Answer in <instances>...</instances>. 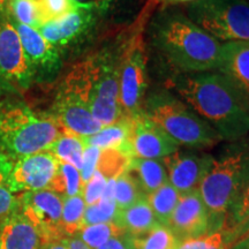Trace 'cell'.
Wrapping results in <instances>:
<instances>
[{
  "instance_id": "cb8c5ba5",
  "label": "cell",
  "mask_w": 249,
  "mask_h": 249,
  "mask_svg": "<svg viewBox=\"0 0 249 249\" xmlns=\"http://www.w3.org/2000/svg\"><path fill=\"white\" fill-rule=\"evenodd\" d=\"M86 144L83 138L64 130L49 151L61 163H68L75 166L77 170L82 169L83 151Z\"/></svg>"
},
{
  "instance_id": "8d00e7d4",
  "label": "cell",
  "mask_w": 249,
  "mask_h": 249,
  "mask_svg": "<svg viewBox=\"0 0 249 249\" xmlns=\"http://www.w3.org/2000/svg\"><path fill=\"white\" fill-rule=\"evenodd\" d=\"M107 179L99 171L96 170L89 181L85 183L82 188V196L87 207L88 205L96 204L101 200L103 192H104L105 186H107Z\"/></svg>"
},
{
  "instance_id": "b9f144b4",
  "label": "cell",
  "mask_w": 249,
  "mask_h": 249,
  "mask_svg": "<svg viewBox=\"0 0 249 249\" xmlns=\"http://www.w3.org/2000/svg\"><path fill=\"white\" fill-rule=\"evenodd\" d=\"M230 249H249V232L240 236Z\"/></svg>"
},
{
  "instance_id": "5b68a950",
  "label": "cell",
  "mask_w": 249,
  "mask_h": 249,
  "mask_svg": "<svg viewBox=\"0 0 249 249\" xmlns=\"http://www.w3.org/2000/svg\"><path fill=\"white\" fill-rule=\"evenodd\" d=\"M62 132L53 116H40L28 107H12L0 116V144L18 160L49 150Z\"/></svg>"
},
{
  "instance_id": "1f68e13d",
  "label": "cell",
  "mask_w": 249,
  "mask_h": 249,
  "mask_svg": "<svg viewBox=\"0 0 249 249\" xmlns=\"http://www.w3.org/2000/svg\"><path fill=\"white\" fill-rule=\"evenodd\" d=\"M132 160L129 155L118 149H104L99 155L97 171L107 180L116 179L118 176L127 171Z\"/></svg>"
},
{
  "instance_id": "4fadbf2b",
  "label": "cell",
  "mask_w": 249,
  "mask_h": 249,
  "mask_svg": "<svg viewBox=\"0 0 249 249\" xmlns=\"http://www.w3.org/2000/svg\"><path fill=\"white\" fill-rule=\"evenodd\" d=\"M214 157L209 154L179 151L163 158L167 179L180 195L196 191L213 166Z\"/></svg>"
},
{
  "instance_id": "74e56055",
  "label": "cell",
  "mask_w": 249,
  "mask_h": 249,
  "mask_svg": "<svg viewBox=\"0 0 249 249\" xmlns=\"http://www.w3.org/2000/svg\"><path fill=\"white\" fill-rule=\"evenodd\" d=\"M101 149L93 145H86L85 151H83V161H82V169H81V179L82 183L85 185L90 180L95 171L97 170V164L99 160V155H101Z\"/></svg>"
},
{
  "instance_id": "5bb4252c",
  "label": "cell",
  "mask_w": 249,
  "mask_h": 249,
  "mask_svg": "<svg viewBox=\"0 0 249 249\" xmlns=\"http://www.w3.org/2000/svg\"><path fill=\"white\" fill-rule=\"evenodd\" d=\"M217 71L225 79L235 98L249 113V42L222 44Z\"/></svg>"
},
{
  "instance_id": "60d3db41",
  "label": "cell",
  "mask_w": 249,
  "mask_h": 249,
  "mask_svg": "<svg viewBox=\"0 0 249 249\" xmlns=\"http://www.w3.org/2000/svg\"><path fill=\"white\" fill-rule=\"evenodd\" d=\"M68 249H91L88 245L82 241L79 235L68 236Z\"/></svg>"
},
{
  "instance_id": "ffe728a7",
  "label": "cell",
  "mask_w": 249,
  "mask_h": 249,
  "mask_svg": "<svg viewBox=\"0 0 249 249\" xmlns=\"http://www.w3.org/2000/svg\"><path fill=\"white\" fill-rule=\"evenodd\" d=\"M113 223L130 235L142 234L158 225L147 196L127 209L118 211Z\"/></svg>"
},
{
  "instance_id": "ab89813d",
  "label": "cell",
  "mask_w": 249,
  "mask_h": 249,
  "mask_svg": "<svg viewBox=\"0 0 249 249\" xmlns=\"http://www.w3.org/2000/svg\"><path fill=\"white\" fill-rule=\"evenodd\" d=\"M39 249H68V238L45 242L42 244Z\"/></svg>"
},
{
  "instance_id": "bcb514c9",
  "label": "cell",
  "mask_w": 249,
  "mask_h": 249,
  "mask_svg": "<svg viewBox=\"0 0 249 249\" xmlns=\"http://www.w3.org/2000/svg\"><path fill=\"white\" fill-rule=\"evenodd\" d=\"M247 232H249V219H248V222L245 224L244 226L241 227V230H240V232H239V234H238V238H236V240H238L239 238H240V236H242L244 234H246V233ZM235 240V241H236Z\"/></svg>"
},
{
  "instance_id": "4316f807",
  "label": "cell",
  "mask_w": 249,
  "mask_h": 249,
  "mask_svg": "<svg viewBox=\"0 0 249 249\" xmlns=\"http://www.w3.org/2000/svg\"><path fill=\"white\" fill-rule=\"evenodd\" d=\"M145 196L139 182L128 171H124L114 180V201L118 211L127 209Z\"/></svg>"
},
{
  "instance_id": "d6986e66",
  "label": "cell",
  "mask_w": 249,
  "mask_h": 249,
  "mask_svg": "<svg viewBox=\"0 0 249 249\" xmlns=\"http://www.w3.org/2000/svg\"><path fill=\"white\" fill-rule=\"evenodd\" d=\"M42 239L35 226L22 213L6 218L0 231L1 249H39Z\"/></svg>"
},
{
  "instance_id": "ba28073f",
  "label": "cell",
  "mask_w": 249,
  "mask_h": 249,
  "mask_svg": "<svg viewBox=\"0 0 249 249\" xmlns=\"http://www.w3.org/2000/svg\"><path fill=\"white\" fill-rule=\"evenodd\" d=\"M120 51L104 50L90 57L91 89L90 111L103 127L123 117L119 102Z\"/></svg>"
},
{
  "instance_id": "603a6c76",
  "label": "cell",
  "mask_w": 249,
  "mask_h": 249,
  "mask_svg": "<svg viewBox=\"0 0 249 249\" xmlns=\"http://www.w3.org/2000/svg\"><path fill=\"white\" fill-rule=\"evenodd\" d=\"M180 197H181L180 193L169 181L147 196V200L158 224L167 226L179 203Z\"/></svg>"
},
{
  "instance_id": "e0dca14e",
  "label": "cell",
  "mask_w": 249,
  "mask_h": 249,
  "mask_svg": "<svg viewBox=\"0 0 249 249\" xmlns=\"http://www.w3.org/2000/svg\"><path fill=\"white\" fill-rule=\"evenodd\" d=\"M0 73L12 80H26L30 73L20 37L13 24L0 26Z\"/></svg>"
},
{
  "instance_id": "f907efd6",
  "label": "cell",
  "mask_w": 249,
  "mask_h": 249,
  "mask_svg": "<svg viewBox=\"0 0 249 249\" xmlns=\"http://www.w3.org/2000/svg\"><path fill=\"white\" fill-rule=\"evenodd\" d=\"M248 1H249V0H248Z\"/></svg>"
},
{
  "instance_id": "f35d334b",
  "label": "cell",
  "mask_w": 249,
  "mask_h": 249,
  "mask_svg": "<svg viewBox=\"0 0 249 249\" xmlns=\"http://www.w3.org/2000/svg\"><path fill=\"white\" fill-rule=\"evenodd\" d=\"M98 249H134L132 244V238L128 233H123V234L111 238L107 242L101 246Z\"/></svg>"
},
{
  "instance_id": "7a4b0ae2",
  "label": "cell",
  "mask_w": 249,
  "mask_h": 249,
  "mask_svg": "<svg viewBox=\"0 0 249 249\" xmlns=\"http://www.w3.org/2000/svg\"><path fill=\"white\" fill-rule=\"evenodd\" d=\"M154 48L178 73L217 71L222 43L197 27L185 13L165 8L149 27Z\"/></svg>"
},
{
  "instance_id": "83f0119b",
  "label": "cell",
  "mask_w": 249,
  "mask_h": 249,
  "mask_svg": "<svg viewBox=\"0 0 249 249\" xmlns=\"http://www.w3.org/2000/svg\"><path fill=\"white\" fill-rule=\"evenodd\" d=\"M82 188L83 183L80 170H77L73 165L60 161L59 171L50 187V191L57 193L65 198L82 194Z\"/></svg>"
},
{
  "instance_id": "ac0fdd59",
  "label": "cell",
  "mask_w": 249,
  "mask_h": 249,
  "mask_svg": "<svg viewBox=\"0 0 249 249\" xmlns=\"http://www.w3.org/2000/svg\"><path fill=\"white\" fill-rule=\"evenodd\" d=\"M22 44L24 55L31 70L53 71L58 67L59 51L51 45L39 31L34 28L18 24L15 28Z\"/></svg>"
},
{
  "instance_id": "d590c367",
  "label": "cell",
  "mask_w": 249,
  "mask_h": 249,
  "mask_svg": "<svg viewBox=\"0 0 249 249\" xmlns=\"http://www.w3.org/2000/svg\"><path fill=\"white\" fill-rule=\"evenodd\" d=\"M37 1L39 5L43 24L58 20L75 8V6L70 0H37Z\"/></svg>"
},
{
  "instance_id": "30bf717a",
  "label": "cell",
  "mask_w": 249,
  "mask_h": 249,
  "mask_svg": "<svg viewBox=\"0 0 249 249\" xmlns=\"http://www.w3.org/2000/svg\"><path fill=\"white\" fill-rule=\"evenodd\" d=\"M62 204L64 197L50 189L21 194V213L35 226L42 244L68 238L61 229Z\"/></svg>"
},
{
  "instance_id": "f6af8a7d",
  "label": "cell",
  "mask_w": 249,
  "mask_h": 249,
  "mask_svg": "<svg viewBox=\"0 0 249 249\" xmlns=\"http://www.w3.org/2000/svg\"><path fill=\"white\" fill-rule=\"evenodd\" d=\"M195 1V0H163V4L165 6H173V5H180V4H189V2Z\"/></svg>"
},
{
  "instance_id": "9c48e42d",
  "label": "cell",
  "mask_w": 249,
  "mask_h": 249,
  "mask_svg": "<svg viewBox=\"0 0 249 249\" xmlns=\"http://www.w3.org/2000/svg\"><path fill=\"white\" fill-rule=\"evenodd\" d=\"M147 85V58L142 35L138 33L121 48L119 102L123 117L134 118L141 113Z\"/></svg>"
},
{
  "instance_id": "9a60e30c",
  "label": "cell",
  "mask_w": 249,
  "mask_h": 249,
  "mask_svg": "<svg viewBox=\"0 0 249 249\" xmlns=\"http://www.w3.org/2000/svg\"><path fill=\"white\" fill-rule=\"evenodd\" d=\"M98 13L93 7H75L65 17L46 22L37 30L59 51L82 39L95 26Z\"/></svg>"
},
{
  "instance_id": "8992f818",
  "label": "cell",
  "mask_w": 249,
  "mask_h": 249,
  "mask_svg": "<svg viewBox=\"0 0 249 249\" xmlns=\"http://www.w3.org/2000/svg\"><path fill=\"white\" fill-rule=\"evenodd\" d=\"M91 61L90 58L71 68L59 87L54 103V118L66 132L88 138L103 126L90 111Z\"/></svg>"
},
{
  "instance_id": "6da1fadb",
  "label": "cell",
  "mask_w": 249,
  "mask_h": 249,
  "mask_svg": "<svg viewBox=\"0 0 249 249\" xmlns=\"http://www.w3.org/2000/svg\"><path fill=\"white\" fill-rule=\"evenodd\" d=\"M167 85L216 130L222 141L238 142L249 135V113L217 71L178 73Z\"/></svg>"
},
{
  "instance_id": "4dcf8cb0",
  "label": "cell",
  "mask_w": 249,
  "mask_h": 249,
  "mask_svg": "<svg viewBox=\"0 0 249 249\" xmlns=\"http://www.w3.org/2000/svg\"><path fill=\"white\" fill-rule=\"evenodd\" d=\"M6 6L18 24H24L34 29H38L43 24L37 0H8Z\"/></svg>"
},
{
  "instance_id": "2e32d148",
  "label": "cell",
  "mask_w": 249,
  "mask_h": 249,
  "mask_svg": "<svg viewBox=\"0 0 249 249\" xmlns=\"http://www.w3.org/2000/svg\"><path fill=\"white\" fill-rule=\"evenodd\" d=\"M167 227L178 241L210 233V219L198 189L181 195Z\"/></svg>"
},
{
  "instance_id": "484cf974",
  "label": "cell",
  "mask_w": 249,
  "mask_h": 249,
  "mask_svg": "<svg viewBox=\"0 0 249 249\" xmlns=\"http://www.w3.org/2000/svg\"><path fill=\"white\" fill-rule=\"evenodd\" d=\"M86 202L82 194L64 198L61 214V229L65 235H75L83 227V216L86 211Z\"/></svg>"
},
{
  "instance_id": "8fae6325",
  "label": "cell",
  "mask_w": 249,
  "mask_h": 249,
  "mask_svg": "<svg viewBox=\"0 0 249 249\" xmlns=\"http://www.w3.org/2000/svg\"><path fill=\"white\" fill-rule=\"evenodd\" d=\"M59 166L60 161L49 150L20 158L9 172L12 192L15 194L50 189Z\"/></svg>"
},
{
  "instance_id": "836d02e7",
  "label": "cell",
  "mask_w": 249,
  "mask_h": 249,
  "mask_svg": "<svg viewBox=\"0 0 249 249\" xmlns=\"http://www.w3.org/2000/svg\"><path fill=\"white\" fill-rule=\"evenodd\" d=\"M118 209L113 197H104L96 204L88 205L83 216V226L93 225L101 223H112L117 216Z\"/></svg>"
},
{
  "instance_id": "e575fe53",
  "label": "cell",
  "mask_w": 249,
  "mask_h": 249,
  "mask_svg": "<svg viewBox=\"0 0 249 249\" xmlns=\"http://www.w3.org/2000/svg\"><path fill=\"white\" fill-rule=\"evenodd\" d=\"M231 242L226 232L220 231L208 233L197 238L178 241L173 249H230Z\"/></svg>"
},
{
  "instance_id": "52a82bcc",
  "label": "cell",
  "mask_w": 249,
  "mask_h": 249,
  "mask_svg": "<svg viewBox=\"0 0 249 249\" xmlns=\"http://www.w3.org/2000/svg\"><path fill=\"white\" fill-rule=\"evenodd\" d=\"M185 14L222 44L249 42L248 0H195Z\"/></svg>"
},
{
  "instance_id": "d6a6232c",
  "label": "cell",
  "mask_w": 249,
  "mask_h": 249,
  "mask_svg": "<svg viewBox=\"0 0 249 249\" xmlns=\"http://www.w3.org/2000/svg\"><path fill=\"white\" fill-rule=\"evenodd\" d=\"M124 233L119 226L112 223H101L83 226L77 235L91 249H98L111 238Z\"/></svg>"
},
{
  "instance_id": "f1b7e54d",
  "label": "cell",
  "mask_w": 249,
  "mask_h": 249,
  "mask_svg": "<svg viewBox=\"0 0 249 249\" xmlns=\"http://www.w3.org/2000/svg\"><path fill=\"white\" fill-rule=\"evenodd\" d=\"M130 238L134 249H173L178 242L169 227L160 224L150 231L139 235H130Z\"/></svg>"
},
{
  "instance_id": "ee69618b",
  "label": "cell",
  "mask_w": 249,
  "mask_h": 249,
  "mask_svg": "<svg viewBox=\"0 0 249 249\" xmlns=\"http://www.w3.org/2000/svg\"><path fill=\"white\" fill-rule=\"evenodd\" d=\"M70 1L75 7H93L97 9L95 0H70Z\"/></svg>"
},
{
  "instance_id": "44dd1931",
  "label": "cell",
  "mask_w": 249,
  "mask_h": 249,
  "mask_svg": "<svg viewBox=\"0 0 249 249\" xmlns=\"http://www.w3.org/2000/svg\"><path fill=\"white\" fill-rule=\"evenodd\" d=\"M130 128H132V118L121 117L116 123L103 127L93 135L83 138V142L86 145H93L101 150L118 149L132 157L128 144Z\"/></svg>"
},
{
  "instance_id": "7bdbcfd3",
  "label": "cell",
  "mask_w": 249,
  "mask_h": 249,
  "mask_svg": "<svg viewBox=\"0 0 249 249\" xmlns=\"http://www.w3.org/2000/svg\"><path fill=\"white\" fill-rule=\"evenodd\" d=\"M118 0H95L96 7L99 13H104L105 11L113 7V5L116 4Z\"/></svg>"
},
{
  "instance_id": "7dc6e473",
  "label": "cell",
  "mask_w": 249,
  "mask_h": 249,
  "mask_svg": "<svg viewBox=\"0 0 249 249\" xmlns=\"http://www.w3.org/2000/svg\"><path fill=\"white\" fill-rule=\"evenodd\" d=\"M8 0H0V9H4L6 7V4H7Z\"/></svg>"
},
{
  "instance_id": "681fc988",
  "label": "cell",
  "mask_w": 249,
  "mask_h": 249,
  "mask_svg": "<svg viewBox=\"0 0 249 249\" xmlns=\"http://www.w3.org/2000/svg\"><path fill=\"white\" fill-rule=\"evenodd\" d=\"M0 249H1V248H0Z\"/></svg>"
},
{
  "instance_id": "c3c4849f",
  "label": "cell",
  "mask_w": 249,
  "mask_h": 249,
  "mask_svg": "<svg viewBox=\"0 0 249 249\" xmlns=\"http://www.w3.org/2000/svg\"><path fill=\"white\" fill-rule=\"evenodd\" d=\"M151 1H154V2H156V4H158V2L163 1V0H151Z\"/></svg>"
},
{
  "instance_id": "d4e9b609",
  "label": "cell",
  "mask_w": 249,
  "mask_h": 249,
  "mask_svg": "<svg viewBox=\"0 0 249 249\" xmlns=\"http://www.w3.org/2000/svg\"><path fill=\"white\" fill-rule=\"evenodd\" d=\"M249 219V179L245 183L244 188L236 196L235 201L230 208L226 214L225 224H224L223 231L226 232L229 236L231 246L234 244L238 238L241 227L248 222Z\"/></svg>"
},
{
  "instance_id": "3957f363",
  "label": "cell",
  "mask_w": 249,
  "mask_h": 249,
  "mask_svg": "<svg viewBox=\"0 0 249 249\" xmlns=\"http://www.w3.org/2000/svg\"><path fill=\"white\" fill-rule=\"evenodd\" d=\"M142 107L145 116L178 145L200 149L222 141L209 124L172 92L154 91Z\"/></svg>"
},
{
  "instance_id": "7402d4cb",
  "label": "cell",
  "mask_w": 249,
  "mask_h": 249,
  "mask_svg": "<svg viewBox=\"0 0 249 249\" xmlns=\"http://www.w3.org/2000/svg\"><path fill=\"white\" fill-rule=\"evenodd\" d=\"M127 171L136 179L142 192L147 196L169 181L163 161L157 160L133 158Z\"/></svg>"
},
{
  "instance_id": "277c9868",
  "label": "cell",
  "mask_w": 249,
  "mask_h": 249,
  "mask_svg": "<svg viewBox=\"0 0 249 249\" xmlns=\"http://www.w3.org/2000/svg\"><path fill=\"white\" fill-rule=\"evenodd\" d=\"M249 179V145L214 158L198 192L210 219V233L223 230L226 214Z\"/></svg>"
},
{
  "instance_id": "7c38bea8",
  "label": "cell",
  "mask_w": 249,
  "mask_h": 249,
  "mask_svg": "<svg viewBox=\"0 0 249 249\" xmlns=\"http://www.w3.org/2000/svg\"><path fill=\"white\" fill-rule=\"evenodd\" d=\"M128 144L132 157L143 160H163L179 150V145L143 111L132 118Z\"/></svg>"
},
{
  "instance_id": "f546056e",
  "label": "cell",
  "mask_w": 249,
  "mask_h": 249,
  "mask_svg": "<svg viewBox=\"0 0 249 249\" xmlns=\"http://www.w3.org/2000/svg\"><path fill=\"white\" fill-rule=\"evenodd\" d=\"M12 167L4 156H0V219H6L20 209V197L15 196L9 186Z\"/></svg>"
}]
</instances>
